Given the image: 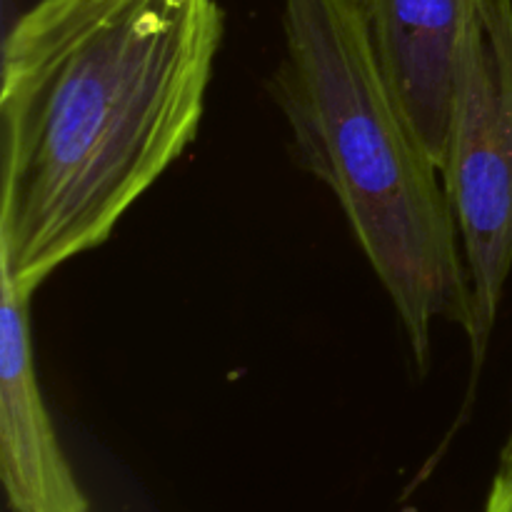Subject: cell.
I'll use <instances>...</instances> for the list:
<instances>
[{
  "label": "cell",
  "mask_w": 512,
  "mask_h": 512,
  "mask_svg": "<svg viewBox=\"0 0 512 512\" xmlns=\"http://www.w3.org/2000/svg\"><path fill=\"white\" fill-rule=\"evenodd\" d=\"M440 175L468 268L478 370L512 270V0H483L475 15Z\"/></svg>",
  "instance_id": "obj_3"
},
{
  "label": "cell",
  "mask_w": 512,
  "mask_h": 512,
  "mask_svg": "<svg viewBox=\"0 0 512 512\" xmlns=\"http://www.w3.org/2000/svg\"><path fill=\"white\" fill-rule=\"evenodd\" d=\"M390 93L443 163L463 50L483 0H353Z\"/></svg>",
  "instance_id": "obj_4"
},
{
  "label": "cell",
  "mask_w": 512,
  "mask_h": 512,
  "mask_svg": "<svg viewBox=\"0 0 512 512\" xmlns=\"http://www.w3.org/2000/svg\"><path fill=\"white\" fill-rule=\"evenodd\" d=\"M483 512H512V443L495 475Z\"/></svg>",
  "instance_id": "obj_6"
},
{
  "label": "cell",
  "mask_w": 512,
  "mask_h": 512,
  "mask_svg": "<svg viewBox=\"0 0 512 512\" xmlns=\"http://www.w3.org/2000/svg\"><path fill=\"white\" fill-rule=\"evenodd\" d=\"M283 30L275 98L300 165L333 190L425 368L435 320L473 325L438 163L390 93L353 0H283Z\"/></svg>",
  "instance_id": "obj_2"
},
{
  "label": "cell",
  "mask_w": 512,
  "mask_h": 512,
  "mask_svg": "<svg viewBox=\"0 0 512 512\" xmlns=\"http://www.w3.org/2000/svg\"><path fill=\"white\" fill-rule=\"evenodd\" d=\"M218 0H38L3 43L0 275L33 295L198 135Z\"/></svg>",
  "instance_id": "obj_1"
},
{
  "label": "cell",
  "mask_w": 512,
  "mask_h": 512,
  "mask_svg": "<svg viewBox=\"0 0 512 512\" xmlns=\"http://www.w3.org/2000/svg\"><path fill=\"white\" fill-rule=\"evenodd\" d=\"M28 303L0 275V478L13 512H88L35 378Z\"/></svg>",
  "instance_id": "obj_5"
}]
</instances>
